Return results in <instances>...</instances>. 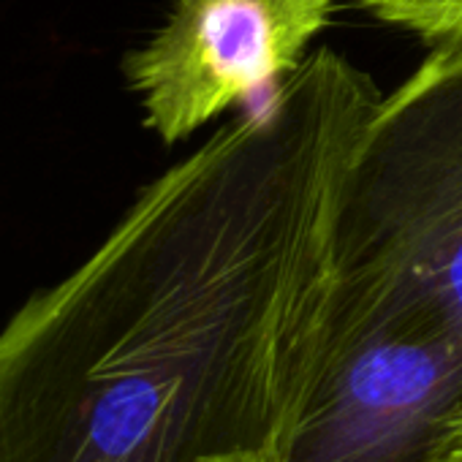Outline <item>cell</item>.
I'll use <instances>...</instances> for the list:
<instances>
[{
	"instance_id": "1",
	"label": "cell",
	"mask_w": 462,
	"mask_h": 462,
	"mask_svg": "<svg viewBox=\"0 0 462 462\" xmlns=\"http://www.w3.org/2000/svg\"><path fill=\"white\" fill-rule=\"evenodd\" d=\"M378 98L348 58L310 52L33 291L0 327V462L278 459Z\"/></svg>"
},
{
	"instance_id": "2",
	"label": "cell",
	"mask_w": 462,
	"mask_h": 462,
	"mask_svg": "<svg viewBox=\"0 0 462 462\" xmlns=\"http://www.w3.org/2000/svg\"><path fill=\"white\" fill-rule=\"evenodd\" d=\"M329 273L462 346V44L381 96L348 155Z\"/></svg>"
},
{
	"instance_id": "3",
	"label": "cell",
	"mask_w": 462,
	"mask_h": 462,
	"mask_svg": "<svg viewBox=\"0 0 462 462\" xmlns=\"http://www.w3.org/2000/svg\"><path fill=\"white\" fill-rule=\"evenodd\" d=\"M462 416V346L327 270L278 462H432Z\"/></svg>"
},
{
	"instance_id": "4",
	"label": "cell",
	"mask_w": 462,
	"mask_h": 462,
	"mask_svg": "<svg viewBox=\"0 0 462 462\" xmlns=\"http://www.w3.org/2000/svg\"><path fill=\"white\" fill-rule=\"evenodd\" d=\"M346 0H174L123 60L144 125L177 144L248 96L278 88Z\"/></svg>"
},
{
	"instance_id": "5",
	"label": "cell",
	"mask_w": 462,
	"mask_h": 462,
	"mask_svg": "<svg viewBox=\"0 0 462 462\" xmlns=\"http://www.w3.org/2000/svg\"><path fill=\"white\" fill-rule=\"evenodd\" d=\"M375 20L419 36L432 50L462 44V0H356Z\"/></svg>"
},
{
	"instance_id": "6",
	"label": "cell",
	"mask_w": 462,
	"mask_h": 462,
	"mask_svg": "<svg viewBox=\"0 0 462 462\" xmlns=\"http://www.w3.org/2000/svg\"><path fill=\"white\" fill-rule=\"evenodd\" d=\"M432 462H462V416L454 421V427L438 446Z\"/></svg>"
},
{
	"instance_id": "7",
	"label": "cell",
	"mask_w": 462,
	"mask_h": 462,
	"mask_svg": "<svg viewBox=\"0 0 462 462\" xmlns=\"http://www.w3.org/2000/svg\"><path fill=\"white\" fill-rule=\"evenodd\" d=\"M204 462H278L275 457H264V454H231V457H212Z\"/></svg>"
}]
</instances>
